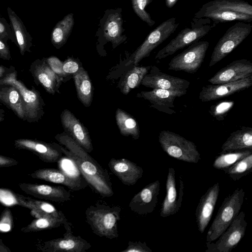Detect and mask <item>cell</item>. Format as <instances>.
<instances>
[{
  "mask_svg": "<svg viewBox=\"0 0 252 252\" xmlns=\"http://www.w3.org/2000/svg\"><path fill=\"white\" fill-rule=\"evenodd\" d=\"M55 138L65 148L59 145L60 149L74 163L87 184L96 193L103 197L114 194L109 172L90 156L81 146L65 132L57 134Z\"/></svg>",
  "mask_w": 252,
  "mask_h": 252,
  "instance_id": "6da1fadb",
  "label": "cell"
},
{
  "mask_svg": "<svg viewBox=\"0 0 252 252\" xmlns=\"http://www.w3.org/2000/svg\"><path fill=\"white\" fill-rule=\"evenodd\" d=\"M108 167L122 183L126 186L135 185L143 176V169L135 163L126 158H111Z\"/></svg>",
  "mask_w": 252,
  "mask_h": 252,
  "instance_id": "cb8c5ba5",
  "label": "cell"
},
{
  "mask_svg": "<svg viewBox=\"0 0 252 252\" xmlns=\"http://www.w3.org/2000/svg\"><path fill=\"white\" fill-rule=\"evenodd\" d=\"M121 8L107 9L100 20L98 32L104 39L111 42L116 47L124 42L127 37L123 34L125 30L123 27V20Z\"/></svg>",
  "mask_w": 252,
  "mask_h": 252,
  "instance_id": "5bb4252c",
  "label": "cell"
},
{
  "mask_svg": "<svg viewBox=\"0 0 252 252\" xmlns=\"http://www.w3.org/2000/svg\"><path fill=\"white\" fill-rule=\"evenodd\" d=\"M116 120L121 133L125 136H131L134 139L139 137L140 132L135 120L125 111L118 109L116 112Z\"/></svg>",
  "mask_w": 252,
  "mask_h": 252,
  "instance_id": "d6a6232c",
  "label": "cell"
},
{
  "mask_svg": "<svg viewBox=\"0 0 252 252\" xmlns=\"http://www.w3.org/2000/svg\"><path fill=\"white\" fill-rule=\"evenodd\" d=\"M247 222L245 213L240 211L215 242H206V252H230L244 237Z\"/></svg>",
  "mask_w": 252,
  "mask_h": 252,
  "instance_id": "9c48e42d",
  "label": "cell"
},
{
  "mask_svg": "<svg viewBox=\"0 0 252 252\" xmlns=\"http://www.w3.org/2000/svg\"><path fill=\"white\" fill-rule=\"evenodd\" d=\"M223 171L234 181H238L247 176L252 172V154Z\"/></svg>",
  "mask_w": 252,
  "mask_h": 252,
  "instance_id": "d590c367",
  "label": "cell"
},
{
  "mask_svg": "<svg viewBox=\"0 0 252 252\" xmlns=\"http://www.w3.org/2000/svg\"><path fill=\"white\" fill-rule=\"evenodd\" d=\"M19 187L26 193L37 198L59 203L71 200L70 192L62 186L23 183Z\"/></svg>",
  "mask_w": 252,
  "mask_h": 252,
  "instance_id": "44dd1931",
  "label": "cell"
},
{
  "mask_svg": "<svg viewBox=\"0 0 252 252\" xmlns=\"http://www.w3.org/2000/svg\"><path fill=\"white\" fill-rule=\"evenodd\" d=\"M6 71V69L4 67L2 66H0V77H1L3 76Z\"/></svg>",
  "mask_w": 252,
  "mask_h": 252,
  "instance_id": "f907efd6",
  "label": "cell"
},
{
  "mask_svg": "<svg viewBox=\"0 0 252 252\" xmlns=\"http://www.w3.org/2000/svg\"><path fill=\"white\" fill-rule=\"evenodd\" d=\"M159 190L160 183L158 180L147 185L130 200L128 205L130 210L140 215L152 213L158 202Z\"/></svg>",
  "mask_w": 252,
  "mask_h": 252,
  "instance_id": "e0dca14e",
  "label": "cell"
},
{
  "mask_svg": "<svg viewBox=\"0 0 252 252\" xmlns=\"http://www.w3.org/2000/svg\"><path fill=\"white\" fill-rule=\"evenodd\" d=\"M80 67L78 63L72 59H67L63 64V70L66 76L74 74Z\"/></svg>",
  "mask_w": 252,
  "mask_h": 252,
  "instance_id": "f6af8a7d",
  "label": "cell"
},
{
  "mask_svg": "<svg viewBox=\"0 0 252 252\" xmlns=\"http://www.w3.org/2000/svg\"><path fill=\"white\" fill-rule=\"evenodd\" d=\"M15 147L19 149L28 150L36 155L45 162L53 163L58 161L63 153L56 143L30 139H18L14 141Z\"/></svg>",
  "mask_w": 252,
  "mask_h": 252,
  "instance_id": "d6986e66",
  "label": "cell"
},
{
  "mask_svg": "<svg viewBox=\"0 0 252 252\" xmlns=\"http://www.w3.org/2000/svg\"><path fill=\"white\" fill-rule=\"evenodd\" d=\"M209 46L207 41L194 42L171 60L168 69L195 73L202 64Z\"/></svg>",
  "mask_w": 252,
  "mask_h": 252,
  "instance_id": "ba28073f",
  "label": "cell"
},
{
  "mask_svg": "<svg viewBox=\"0 0 252 252\" xmlns=\"http://www.w3.org/2000/svg\"><path fill=\"white\" fill-rule=\"evenodd\" d=\"M31 69L35 79L49 93L54 94L57 91L62 78L53 71L45 60L35 61Z\"/></svg>",
  "mask_w": 252,
  "mask_h": 252,
  "instance_id": "484cf974",
  "label": "cell"
},
{
  "mask_svg": "<svg viewBox=\"0 0 252 252\" xmlns=\"http://www.w3.org/2000/svg\"><path fill=\"white\" fill-rule=\"evenodd\" d=\"M194 18L212 20L215 26L233 21L251 22L252 5L242 0H213L203 4Z\"/></svg>",
  "mask_w": 252,
  "mask_h": 252,
  "instance_id": "7a4b0ae2",
  "label": "cell"
},
{
  "mask_svg": "<svg viewBox=\"0 0 252 252\" xmlns=\"http://www.w3.org/2000/svg\"><path fill=\"white\" fill-rule=\"evenodd\" d=\"M179 24L176 18H170L156 27L145 38L144 42L131 55L126 65H137L143 59L148 57L151 52L167 39L178 28Z\"/></svg>",
  "mask_w": 252,
  "mask_h": 252,
  "instance_id": "52a82bcc",
  "label": "cell"
},
{
  "mask_svg": "<svg viewBox=\"0 0 252 252\" xmlns=\"http://www.w3.org/2000/svg\"><path fill=\"white\" fill-rule=\"evenodd\" d=\"M245 195L244 189L237 188L224 198L208 231L206 242L215 241L226 229L240 212Z\"/></svg>",
  "mask_w": 252,
  "mask_h": 252,
  "instance_id": "277c9868",
  "label": "cell"
},
{
  "mask_svg": "<svg viewBox=\"0 0 252 252\" xmlns=\"http://www.w3.org/2000/svg\"><path fill=\"white\" fill-rule=\"evenodd\" d=\"M185 94L181 92L154 89L150 91L141 92L137 95L149 101L151 103V106L159 111L171 115L176 113L174 109L175 98Z\"/></svg>",
  "mask_w": 252,
  "mask_h": 252,
  "instance_id": "603a6c76",
  "label": "cell"
},
{
  "mask_svg": "<svg viewBox=\"0 0 252 252\" xmlns=\"http://www.w3.org/2000/svg\"><path fill=\"white\" fill-rule=\"evenodd\" d=\"M234 102L232 100H224L212 105L209 113L218 121L224 120L229 111L232 108Z\"/></svg>",
  "mask_w": 252,
  "mask_h": 252,
  "instance_id": "f35d334b",
  "label": "cell"
},
{
  "mask_svg": "<svg viewBox=\"0 0 252 252\" xmlns=\"http://www.w3.org/2000/svg\"><path fill=\"white\" fill-rule=\"evenodd\" d=\"M251 154L252 150L249 149L221 152L215 158L213 166L223 170Z\"/></svg>",
  "mask_w": 252,
  "mask_h": 252,
  "instance_id": "836d02e7",
  "label": "cell"
},
{
  "mask_svg": "<svg viewBox=\"0 0 252 252\" xmlns=\"http://www.w3.org/2000/svg\"><path fill=\"white\" fill-rule=\"evenodd\" d=\"M0 100L6 104L20 119L25 120L26 114L21 95L17 89L10 86L0 90Z\"/></svg>",
  "mask_w": 252,
  "mask_h": 252,
  "instance_id": "4dcf8cb0",
  "label": "cell"
},
{
  "mask_svg": "<svg viewBox=\"0 0 252 252\" xmlns=\"http://www.w3.org/2000/svg\"><path fill=\"white\" fill-rule=\"evenodd\" d=\"M219 183L210 187L201 197L195 211L198 229L203 233L209 223L217 203L219 192Z\"/></svg>",
  "mask_w": 252,
  "mask_h": 252,
  "instance_id": "ffe728a7",
  "label": "cell"
},
{
  "mask_svg": "<svg viewBox=\"0 0 252 252\" xmlns=\"http://www.w3.org/2000/svg\"><path fill=\"white\" fill-rule=\"evenodd\" d=\"M251 23L237 22L226 31L214 48L209 66L211 67L220 61L235 49L252 31Z\"/></svg>",
  "mask_w": 252,
  "mask_h": 252,
  "instance_id": "8992f818",
  "label": "cell"
},
{
  "mask_svg": "<svg viewBox=\"0 0 252 252\" xmlns=\"http://www.w3.org/2000/svg\"><path fill=\"white\" fill-rule=\"evenodd\" d=\"M151 66H135L128 71L123 83V94H127L131 90L138 87Z\"/></svg>",
  "mask_w": 252,
  "mask_h": 252,
  "instance_id": "8d00e7d4",
  "label": "cell"
},
{
  "mask_svg": "<svg viewBox=\"0 0 252 252\" xmlns=\"http://www.w3.org/2000/svg\"><path fill=\"white\" fill-rule=\"evenodd\" d=\"M0 39L7 43L10 40L17 44V41L11 26L6 19L0 16Z\"/></svg>",
  "mask_w": 252,
  "mask_h": 252,
  "instance_id": "ab89813d",
  "label": "cell"
},
{
  "mask_svg": "<svg viewBox=\"0 0 252 252\" xmlns=\"http://www.w3.org/2000/svg\"><path fill=\"white\" fill-rule=\"evenodd\" d=\"M65 232L61 238L43 242L39 250L44 252H85L92 247L90 243L80 236H75L72 224L68 221L64 224Z\"/></svg>",
  "mask_w": 252,
  "mask_h": 252,
  "instance_id": "30bf717a",
  "label": "cell"
},
{
  "mask_svg": "<svg viewBox=\"0 0 252 252\" xmlns=\"http://www.w3.org/2000/svg\"><path fill=\"white\" fill-rule=\"evenodd\" d=\"M13 220L12 212L8 208L5 209L0 216V232H7L13 227Z\"/></svg>",
  "mask_w": 252,
  "mask_h": 252,
  "instance_id": "b9f144b4",
  "label": "cell"
},
{
  "mask_svg": "<svg viewBox=\"0 0 252 252\" xmlns=\"http://www.w3.org/2000/svg\"><path fill=\"white\" fill-rule=\"evenodd\" d=\"M252 85V76L234 82L207 85L202 88L199 98L202 102L215 100L247 89Z\"/></svg>",
  "mask_w": 252,
  "mask_h": 252,
  "instance_id": "2e32d148",
  "label": "cell"
},
{
  "mask_svg": "<svg viewBox=\"0 0 252 252\" xmlns=\"http://www.w3.org/2000/svg\"><path fill=\"white\" fill-rule=\"evenodd\" d=\"M178 0H165V5L168 8H171L175 5Z\"/></svg>",
  "mask_w": 252,
  "mask_h": 252,
  "instance_id": "681fc988",
  "label": "cell"
},
{
  "mask_svg": "<svg viewBox=\"0 0 252 252\" xmlns=\"http://www.w3.org/2000/svg\"><path fill=\"white\" fill-rule=\"evenodd\" d=\"M73 15L72 13L68 14L53 28L51 41L57 49H60L65 44L68 38L74 25Z\"/></svg>",
  "mask_w": 252,
  "mask_h": 252,
  "instance_id": "f1b7e54d",
  "label": "cell"
},
{
  "mask_svg": "<svg viewBox=\"0 0 252 252\" xmlns=\"http://www.w3.org/2000/svg\"><path fill=\"white\" fill-rule=\"evenodd\" d=\"M121 213L120 206L99 200L86 210V220L95 235L112 239L119 237L118 222Z\"/></svg>",
  "mask_w": 252,
  "mask_h": 252,
  "instance_id": "3957f363",
  "label": "cell"
},
{
  "mask_svg": "<svg viewBox=\"0 0 252 252\" xmlns=\"http://www.w3.org/2000/svg\"><path fill=\"white\" fill-rule=\"evenodd\" d=\"M23 207L31 210L37 209L40 218H65L63 213L57 209L53 205L41 200H36L21 195Z\"/></svg>",
  "mask_w": 252,
  "mask_h": 252,
  "instance_id": "1f68e13d",
  "label": "cell"
},
{
  "mask_svg": "<svg viewBox=\"0 0 252 252\" xmlns=\"http://www.w3.org/2000/svg\"><path fill=\"white\" fill-rule=\"evenodd\" d=\"M73 76L79 100L85 106H89L92 101L93 88L87 72L81 67Z\"/></svg>",
  "mask_w": 252,
  "mask_h": 252,
  "instance_id": "f546056e",
  "label": "cell"
},
{
  "mask_svg": "<svg viewBox=\"0 0 252 252\" xmlns=\"http://www.w3.org/2000/svg\"><path fill=\"white\" fill-rule=\"evenodd\" d=\"M252 76V63L246 59L233 61L221 68L208 81L211 84L234 82Z\"/></svg>",
  "mask_w": 252,
  "mask_h": 252,
  "instance_id": "ac0fdd59",
  "label": "cell"
},
{
  "mask_svg": "<svg viewBox=\"0 0 252 252\" xmlns=\"http://www.w3.org/2000/svg\"><path fill=\"white\" fill-rule=\"evenodd\" d=\"M0 202L7 206L20 205L18 193L6 189L0 188Z\"/></svg>",
  "mask_w": 252,
  "mask_h": 252,
  "instance_id": "60d3db41",
  "label": "cell"
},
{
  "mask_svg": "<svg viewBox=\"0 0 252 252\" xmlns=\"http://www.w3.org/2000/svg\"><path fill=\"white\" fill-rule=\"evenodd\" d=\"M3 120V118L0 116V122Z\"/></svg>",
  "mask_w": 252,
  "mask_h": 252,
  "instance_id": "816d5d0a",
  "label": "cell"
},
{
  "mask_svg": "<svg viewBox=\"0 0 252 252\" xmlns=\"http://www.w3.org/2000/svg\"><path fill=\"white\" fill-rule=\"evenodd\" d=\"M152 250L147 245L145 242H133L129 241L127 248L121 252H152Z\"/></svg>",
  "mask_w": 252,
  "mask_h": 252,
  "instance_id": "7bdbcfd3",
  "label": "cell"
},
{
  "mask_svg": "<svg viewBox=\"0 0 252 252\" xmlns=\"http://www.w3.org/2000/svg\"><path fill=\"white\" fill-rule=\"evenodd\" d=\"M10 249L0 240V252H10Z\"/></svg>",
  "mask_w": 252,
  "mask_h": 252,
  "instance_id": "c3c4849f",
  "label": "cell"
},
{
  "mask_svg": "<svg viewBox=\"0 0 252 252\" xmlns=\"http://www.w3.org/2000/svg\"><path fill=\"white\" fill-rule=\"evenodd\" d=\"M61 121L65 133L81 146L87 152L93 150L92 141L85 127L69 110H64Z\"/></svg>",
  "mask_w": 252,
  "mask_h": 252,
  "instance_id": "7402d4cb",
  "label": "cell"
},
{
  "mask_svg": "<svg viewBox=\"0 0 252 252\" xmlns=\"http://www.w3.org/2000/svg\"><path fill=\"white\" fill-rule=\"evenodd\" d=\"M7 11L21 54L24 55L26 51L31 52L30 48L32 46V35L27 30L21 18L10 7H7Z\"/></svg>",
  "mask_w": 252,
  "mask_h": 252,
  "instance_id": "4316f807",
  "label": "cell"
},
{
  "mask_svg": "<svg viewBox=\"0 0 252 252\" xmlns=\"http://www.w3.org/2000/svg\"><path fill=\"white\" fill-rule=\"evenodd\" d=\"M0 58L6 60L11 59V55L7 43L0 39Z\"/></svg>",
  "mask_w": 252,
  "mask_h": 252,
  "instance_id": "bcb514c9",
  "label": "cell"
},
{
  "mask_svg": "<svg viewBox=\"0 0 252 252\" xmlns=\"http://www.w3.org/2000/svg\"><path fill=\"white\" fill-rule=\"evenodd\" d=\"M30 175L34 179L65 186L72 190H78L84 188L79 179L67 174L61 169L41 168L35 170Z\"/></svg>",
  "mask_w": 252,
  "mask_h": 252,
  "instance_id": "d4e9b609",
  "label": "cell"
},
{
  "mask_svg": "<svg viewBox=\"0 0 252 252\" xmlns=\"http://www.w3.org/2000/svg\"><path fill=\"white\" fill-rule=\"evenodd\" d=\"M215 25L206 24L192 28H186L180 31L165 47L160 50L155 59L161 60L174 54L180 49L197 41L205 36Z\"/></svg>",
  "mask_w": 252,
  "mask_h": 252,
  "instance_id": "7c38bea8",
  "label": "cell"
},
{
  "mask_svg": "<svg viewBox=\"0 0 252 252\" xmlns=\"http://www.w3.org/2000/svg\"><path fill=\"white\" fill-rule=\"evenodd\" d=\"M18 164V161L17 160L0 155V168L11 167Z\"/></svg>",
  "mask_w": 252,
  "mask_h": 252,
  "instance_id": "7dc6e473",
  "label": "cell"
},
{
  "mask_svg": "<svg viewBox=\"0 0 252 252\" xmlns=\"http://www.w3.org/2000/svg\"><path fill=\"white\" fill-rule=\"evenodd\" d=\"M141 84L153 89H161L186 94L190 82L187 80L168 75L161 71L156 65H152Z\"/></svg>",
  "mask_w": 252,
  "mask_h": 252,
  "instance_id": "4fadbf2b",
  "label": "cell"
},
{
  "mask_svg": "<svg viewBox=\"0 0 252 252\" xmlns=\"http://www.w3.org/2000/svg\"><path fill=\"white\" fill-rule=\"evenodd\" d=\"M158 141L162 150L173 158L193 163H197L201 159L195 144L175 132L161 131Z\"/></svg>",
  "mask_w": 252,
  "mask_h": 252,
  "instance_id": "5b68a950",
  "label": "cell"
},
{
  "mask_svg": "<svg viewBox=\"0 0 252 252\" xmlns=\"http://www.w3.org/2000/svg\"><path fill=\"white\" fill-rule=\"evenodd\" d=\"M153 0H131L133 9L137 16L148 26L152 27L155 24L150 14L148 13L145 8Z\"/></svg>",
  "mask_w": 252,
  "mask_h": 252,
  "instance_id": "74e56055",
  "label": "cell"
},
{
  "mask_svg": "<svg viewBox=\"0 0 252 252\" xmlns=\"http://www.w3.org/2000/svg\"><path fill=\"white\" fill-rule=\"evenodd\" d=\"M221 152L242 150H252V128L241 126L232 132L222 144Z\"/></svg>",
  "mask_w": 252,
  "mask_h": 252,
  "instance_id": "83f0119b",
  "label": "cell"
},
{
  "mask_svg": "<svg viewBox=\"0 0 252 252\" xmlns=\"http://www.w3.org/2000/svg\"><path fill=\"white\" fill-rule=\"evenodd\" d=\"M67 221L65 218H40L33 220L29 224L21 228L24 233L37 232L59 227Z\"/></svg>",
  "mask_w": 252,
  "mask_h": 252,
  "instance_id": "e575fe53",
  "label": "cell"
},
{
  "mask_svg": "<svg viewBox=\"0 0 252 252\" xmlns=\"http://www.w3.org/2000/svg\"><path fill=\"white\" fill-rule=\"evenodd\" d=\"M46 61L53 71L59 76L63 78L66 76L63 70V63L58 58L52 56L47 58Z\"/></svg>",
  "mask_w": 252,
  "mask_h": 252,
  "instance_id": "ee69618b",
  "label": "cell"
},
{
  "mask_svg": "<svg viewBox=\"0 0 252 252\" xmlns=\"http://www.w3.org/2000/svg\"><path fill=\"white\" fill-rule=\"evenodd\" d=\"M16 77V72L7 74L5 77L0 79V84L12 86L18 90L24 105L26 119L30 122L35 121L38 119L41 110L39 94L34 89H28Z\"/></svg>",
  "mask_w": 252,
  "mask_h": 252,
  "instance_id": "8fae6325",
  "label": "cell"
},
{
  "mask_svg": "<svg viewBox=\"0 0 252 252\" xmlns=\"http://www.w3.org/2000/svg\"><path fill=\"white\" fill-rule=\"evenodd\" d=\"M177 190L174 168L169 167L166 181V195L161 205L160 216L166 218L173 215L180 210L184 194V184L180 175Z\"/></svg>",
  "mask_w": 252,
  "mask_h": 252,
  "instance_id": "9a60e30c",
  "label": "cell"
}]
</instances>
